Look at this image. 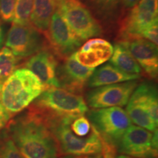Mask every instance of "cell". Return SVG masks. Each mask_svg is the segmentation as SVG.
<instances>
[{
    "label": "cell",
    "instance_id": "6da1fadb",
    "mask_svg": "<svg viewBox=\"0 0 158 158\" xmlns=\"http://www.w3.org/2000/svg\"><path fill=\"white\" fill-rule=\"evenodd\" d=\"M7 135L24 158H57L59 151L44 118L30 107L7 125Z\"/></svg>",
    "mask_w": 158,
    "mask_h": 158
},
{
    "label": "cell",
    "instance_id": "7a4b0ae2",
    "mask_svg": "<svg viewBox=\"0 0 158 158\" xmlns=\"http://www.w3.org/2000/svg\"><path fill=\"white\" fill-rule=\"evenodd\" d=\"M37 112L44 118L54 135L58 145L59 155L83 156L100 153L101 138L95 128L88 136L79 137L73 133L70 127L71 120L74 117H62Z\"/></svg>",
    "mask_w": 158,
    "mask_h": 158
},
{
    "label": "cell",
    "instance_id": "3957f363",
    "mask_svg": "<svg viewBox=\"0 0 158 158\" xmlns=\"http://www.w3.org/2000/svg\"><path fill=\"white\" fill-rule=\"evenodd\" d=\"M45 87L27 68L15 70L2 86V102L11 116L22 111L42 94Z\"/></svg>",
    "mask_w": 158,
    "mask_h": 158
},
{
    "label": "cell",
    "instance_id": "277c9868",
    "mask_svg": "<svg viewBox=\"0 0 158 158\" xmlns=\"http://www.w3.org/2000/svg\"><path fill=\"white\" fill-rule=\"evenodd\" d=\"M34 101L30 106L34 110L62 117L83 116L89 110L81 95L62 88L46 89Z\"/></svg>",
    "mask_w": 158,
    "mask_h": 158
},
{
    "label": "cell",
    "instance_id": "5b68a950",
    "mask_svg": "<svg viewBox=\"0 0 158 158\" xmlns=\"http://www.w3.org/2000/svg\"><path fill=\"white\" fill-rule=\"evenodd\" d=\"M88 119L102 139L116 147L127 128L132 125L126 110L121 107L98 108L88 110Z\"/></svg>",
    "mask_w": 158,
    "mask_h": 158
},
{
    "label": "cell",
    "instance_id": "8992f818",
    "mask_svg": "<svg viewBox=\"0 0 158 158\" xmlns=\"http://www.w3.org/2000/svg\"><path fill=\"white\" fill-rule=\"evenodd\" d=\"M55 9L81 40L101 33V27L80 0H55Z\"/></svg>",
    "mask_w": 158,
    "mask_h": 158
},
{
    "label": "cell",
    "instance_id": "52a82bcc",
    "mask_svg": "<svg viewBox=\"0 0 158 158\" xmlns=\"http://www.w3.org/2000/svg\"><path fill=\"white\" fill-rule=\"evenodd\" d=\"M157 130L150 132L130 125L122 135L117 149L122 155L134 158H157Z\"/></svg>",
    "mask_w": 158,
    "mask_h": 158
},
{
    "label": "cell",
    "instance_id": "ba28073f",
    "mask_svg": "<svg viewBox=\"0 0 158 158\" xmlns=\"http://www.w3.org/2000/svg\"><path fill=\"white\" fill-rule=\"evenodd\" d=\"M138 85L135 80L97 87L87 94V105L93 109L122 107L127 104Z\"/></svg>",
    "mask_w": 158,
    "mask_h": 158
},
{
    "label": "cell",
    "instance_id": "9c48e42d",
    "mask_svg": "<svg viewBox=\"0 0 158 158\" xmlns=\"http://www.w3.org/2000/svg\"><path fill=\"white\" fill-rule=\"evenodd\" d=\"M158 0H140L122 23L123 40L141 38L144 30L157 21Z\"/></svg>",
    "mask_w": 158,
    "mask_h": 158
},
{
    "label": "cell",
    "instance_id": "30bf717a",
    "mask_svg": "<svg viewBox=\"0 0 158 158\" xmlns=\"http://www.w3.org/2000/svg\"><path fill=\"white\" fill-rule=\"evenodd\" d=\"M43 40L31 24L13 22L7 34L5 46L18 57H27L41 50Z\"/></svg>",
    "mask_w": 158,
    "mask_h": 158
},
{
    "label": "cell",
    "instance_id": "8fae6325",
    "mask_svg": "<svg viewBox=\"0 0 158 158\" xmlns=\"http://www.w3.org/2000/svg\"><path fill=\"white\" fill-rule=\"evenodd\" d=\"M47 38L55 51L63 56L74 53L83 41L71 29L56 9L51 16Z\"/></svg>",
    "mask_w": 158,
    "mask_h": 158
},
{
    "label": "cell",
    "instance_id": "7c38bea8",
    "mask_svg": "<svg viewBox=\"0 0 158 158\" xmlns=\"http://www.w3.org/2000/svg\"><path fill=\"white\" fill-rule=\"evenodd\" d=\"M94 70L81 64L72 54L56 70L59 87L75 94L81 93Z\"/></svg>",
    "mask_w": 158,
    "mask_h": 158
},
{
    "label": "cell",
    "instance_id": "4fadbf2b",
    "mask_svg": "<svg viewBox=\"0 0 158 158\" xmlns=\"http://www.w3.org/2000/svg\"><path fill=\"white\" fill-rule=\"evenodd\" d=\"M124 45L150 78H155L158 73L157 46L143 38L122 40Z\"/></svg>",
    "mask_w": 158,
    "mask_h": 158
},
{
    "label": "cell",
    "instance_id": "5bb4252c",
    "mask_svg": "<svg viewBox=\"0 0 158 158\" xmlns=\"http://www.w3.org/2000/svg\"><path fill=\"white\" fill-rule=\"evenodd\" d=\"M113 51V45L107 40L94 38L85 43L73 55L81 64L87 68H95L110 59Z\"/></svg>",
    "mask_w": 158,
    "mask_h": 158
},
{
    "label": "cell",
    "instance_id": "9a60e30c",
    "mask_svg": "<svg viewBox=\"0 0 158 158\" xmlns=\"http://www.w3.org/2000/svg\"><path fill=\"white\" fill-rule=\"evenodd\" d=\"M25 67L40 80L45 89L59 87L56 76L57 62L51 53L46 51H38L26 62Z\"/></svg>",
    "mask_w": 158,
    "mask_h": 158
},
{
    "label": "cell",
    "instance_id": "2e32d148",
    "mask_svg": "<svg viewBox=\"0 0 158 158\" xmlns=\"http://www.w3.org/2000/svg\"><path fill=\"white\" fill-rule=\"evenodd\" d=\"M139 78V74L127 73L114 65L106 64L94 70L87 83L89 87L96 88L106 85L135 81Z\"/></svg>",
    "mask_w": 158,
    "mask_h": 158
},
{
    "label": "cell",
    "instance_id": "e0dca14e",
    "mask_svg": "<svg viewBox=\"0 0 158 158\" xmlns=\"http://www.w3.org/2000/svg\"><path fill=\"white\" fill-rule=\"evenodd\" d=\"M55 10V0H34L29 23L41 34L48 36L51 16Z\"/></svg>",
    "mask_w": 158,
    "mask_h": 158
},
{
    "label": "cell",
    "instance_id": "ac0fdd59",
    "mask_svg": "<svg viewBox=\"0 0 158 158\" xmlns=\"http://www.w3.org/2000/svg\"><path fill=\"white\" fill-rule=\"evenodd\" d=\"M130 100L137 102L147 109L156 124L158 122V99L157 89L153 84L144 82L137 86Z\"/></svg>",
    "mask_w": 158,
    "mask_h": 158
},
{
    "label": "cell",
    "instance_id": "d6986e66",
    "mask_svg": "<svg viewBox=\"0 0 158 158\" xmlns=\"http://www.w3.org/2000/svg\"><path fill=\"white\" fill-rule=\"evenodd\" d=\"M112 65L129 74H140L141 68L137 61L124 45L118 43L114 45L113 54L110 58Z\"/></svg>",
    "mask_w": 158,
    "mask_h": 158
},
{
    "label": "cell",
    "instance_id": "ffe728a7",
    "mask_svg": "<svg viewBox=\"0 0 158 158\" xmlns=\"http://www.w3.org/2000/svg\"><path fill=\"white\" fill-rule=\"evenodd\" d=\"M126 112L130 120L138 127H143L150 132H155L157 130V124L152 118L147 109L137 102L129 100Z\"/></svg>",
    "mask_w": 158,
    "mask_h": 158
},
{
    "label": "cell",
    "instance_id": "44dd1931",
    "mask_svg": "<svg viewBox=\"0 0 158 158\" xmlns=\"http://www.w3.org/2000/svg\"><path fill=\"white\" fill-rule=\"evenodd\" d=\"M19 60V57L7 47L0 50V86H2L5 81L13 73Z\"/></svg>",
    "mask_w": 158,
    "mask_h": 158
},
{
    "label": "cell",
    "instance_id": "7402d4cb",
    "mask_svg": "<svg viewBox=\"0 0 158 158\" xmlns=\"http://www.w3.org/2000/svg\"><path fill=\"white\" fill-rule=\"evenodd\" d=\"M34 0H17L13 22L20 24H30L29 19Z\"/></svg>",
    "mask_w": 158,
    "mask_h": 158
},
{
    "label": "cell",
    "instance_id": "603a6c76",
    "mask_svg": "<svg viewBox=\"0 0 158 158\" xmlns=\"http://www.w3.org/2000/svg\"><path fill=\"white\" fill-rule=\"evenodd\" d=\"M70 127L73 133L79 137L88 136L94 130V127L90 123L88 118L84 117V115L73 118L70 123Z\"/></svg>",
    "mask_w": 158,
    "mask_h": 158
},
{
    "label": "cell",
    "instance_id": "cb8c5ba5",
    "mask_svg": "<svg viewBox=\"0 0 158 158\" xmlns=\"http://www.w3.org/2000/svg\"><path fill=\"white\" fill-rule=\"evenodd\" d=\"M0 158H24L8 135L0 138Z\"/></svg>",
    "mask_w": 158,
    "mask_h": 158
},
{
    "label": "cell",
    "instance_id": "d4e9b609",
    "mask_svg": "<svg viewBox=\"0 0 158 158\" xmlns=\"http://www.w3.org/2000/svg\"><path fill=\"white\" fill-rule=\"evenodd\" d=\"M17 0H0V15L5 21H11L14 18Z\"/></svg>",
    "mask_w": 158,
    "mask_h": 158
},
{
    "label": "cell",
    "instance_id": "484cf974",
    "mask_svg": "<svg viewBox=\"0 0 158 158\" xmlns=\"http://www.w3.org/2000/svg\"><path fill=\"white\" fill-rule=\"evenodd\" d=\"M101 138L102 158H117V147L114 144Z\"/></svg>",
    "mask_w": 158,
    "mask_h": 158
},
{
    "label": "cell",
    "instance_id": "4316f807",
    "mask_svg": "<svg viewBox=\"0 0 158 158\" xmlns=\"http://www.w3.org/2000/svg\"><path fill=\"white\" fill-rule=\"evenodd\" d=\"M157 25L158 23L157 21V22L154 23L152 26H150L149 28L144 30L141 35V38L147 40L157 45Z\"/></svg>",
    "mask_w": 158,
    "mask_h": 158
},
{
    "label": "cell",
    "instance_id": "83f0119b",
    "mask_svg": "<svg viewBox=\"0 0 158 158\" xmlns=\"http://www.w3.org/2000/svg\"><path fill=\"white\" fill-rule=\"evenodd\" d=\"M11 116L5 110H0V130L5 127Z\"/></svg>",
    "mask_w": 158,
    "mask_h": 158
},
{
    "label": "cell",
    "instance_id": "f1b7e54d",
    "mask_svg": "<svg viewBox=\"0 0 158 158\" xmlns=\"http://www.w3.org/2000/svg\"><path fill=\"white\" fill-rule=\"evenodd\" d=\"M140 0H124V4L127 7H133Z\"/></svg>",
    "mask_w": 158,
    "mask_h": 158
},
{
    "label": "cell",
    "instance_id": "f546056e",
    "mask_svg": "<svg viewBox=\"0 0 158 158\" xmlns=\"http://www.w3.org/2000/svg\"><path fill=\"white\" fill-rule=\"evenodd\" d=\"M5 110L3 107L2 102V86H0V110Z\"/></svg>",
    "mask_w": 158,
    "mask_h": 158
},
{
    "label": "cell",
    "instance_id": "4dcf8cb0",
    "mask_svg": "<svg viewBox=\"0 0 158 158\" xmlns=\"http://www.w3.org/2000/svg\"><path fill=\"white\" fill-rule=\"evenodd\" d=\"M3 42V35H2V29L1 25H0V48H1L2 44Z\"/></svg>",
    "mask_w": 158,
    "mask_h": 158
},
{
    "label": "cell",
    "instance_id": "1f68e13d",
    "mask_svg": "<svg viewBox=\"0 0 158 158\" xmlns=\"http://www.w3.org/2000/svg\"><path fill=\"white\" fill-rule=\"evenodd\" d=\"M61 158H83L81 156H75V155H64V157H61Z\"/></svg>",
    "mask_w": 158,
    "mask_h": 158
},
{
    "label": "cell",
    "instance_id": "d6a6232c",
    "mask_svg": "<svg viewBox=\"0 0 158 158\" xmlns=\"http://www.w3.org/2000/svg\"><path fill=\"white\" fill-rule=\"evenodd\" d=\"M117 158H134V157H130V156H127V155H122L117 156Z\"/></svg>",
    "mask_w": 158,
    "mask_h": 158
},
{
    "label": "cell",
    "instance_id": "836d02e7",
    "mask_svg": "<svg viewBox=\"0 0 158 158\" xmlns=\"http://www.w3.org/2000/svg\"><path fill=\"white\" fill-rule=\"evenodd\" d=\"M94 158H102V157H101V155H98V157H94Z\"/></svg>",
    "mask_w": 158,
    "mask_h": 158
},
{
    "label": "cell",
    "instance_id": "e575fe53",
    "mask_svg": "<svg viewBox=\"0 0 158 158\" xmlns=\"http://www.w3.org/2000/svg\"><path fill=\"white\" fill-rule=\"evenodd\" d=\"M107 1L109 2V1H114V0H107Z\"/></svg>",
    "mask_w": 158,
    "mask_h": 158
}]
</instances>
